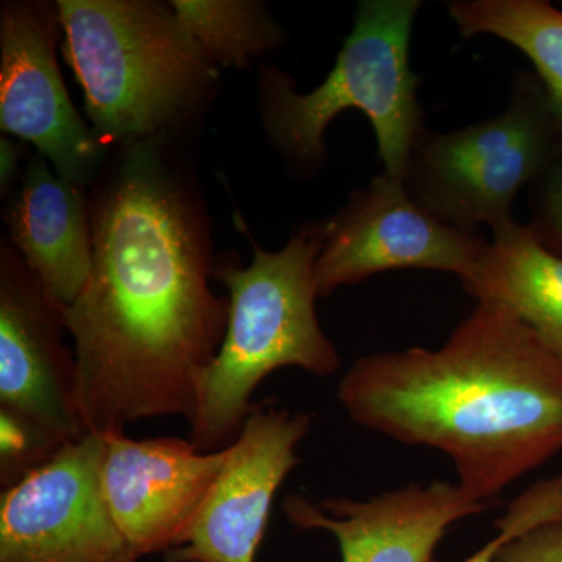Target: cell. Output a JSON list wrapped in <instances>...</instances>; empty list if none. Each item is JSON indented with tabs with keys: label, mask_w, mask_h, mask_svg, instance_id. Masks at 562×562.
I'll list each match as a JSON object with an SVG mask.
<instances>
[{
	"label": "cell",
	"mask_w": 562,
	"mask_h": 562,
	"mask_svg": "<svg viewBox=\"0 0 562 562\" xmlns=\"http://www.w3.org/2000/svg\"><path fill=\"white\" fill-rule=\"evenodd\" d=\"M105 439L103 487L133 554L140 560L180 547L232 446L206 453L179 438L136 441L114 432Z\"/></svg>",
	"instance_id": "cell-12"
},
{
	"label": "cell",
	"mask_w": 562,
	"mask_h": 562,
	"mask_svg": "<svg viewBox=\"0 0 562 562\" xmlns=\"http://www.w3.org/2000/svg\"><path fill=\"white\" fill-rule=\"evenodd\" d=\"M494 562H562V519L503 542Z\"/></svg>",
	"instance_id": "cell-19"
},
{
	"label": "cell",
	"mask_w": 562,
	"mask_h": 562,
	"mask_svg": "<svg viewBox=\"0 0 562 562\" xmlns=\"http://www.w3.org/2000/svg\"><path fill=\"white\" fill-rule=\"evenodd\" d=\"M460 484H409L371 501L346 497L313 503L301 494L284 498L283 513L301 531L335 536L341 562H430L453 524L486 512Z\"/></svg>",
	"instance_id": "cell-13"
},
{
	"label": "cell",
	"mask_w": 562,
	"mask_h": 562,
	"mask_svg": "<svg viewBox=\"0 0 562 562\" xmlns=\"http://www.w3.org/2000/svg\"><path fill=\"white\" fill-rule=\"evenodd\" d=\"M106 439L87 435L0 497V562H138L106 501Z\"/></svg>",
	"instance_id": "cell-8"
},
{
	"label": "cell",
	"mask_w": 562,
	"mask_h": 562,
	"mask_svg": "<svg viewBox=\"0 0 562 562\" xmlns=\"http://www.w3.org/2000/svg\"><path fill=\"white\" fill-rule=\"evenodd\" d=\"M63 308L13 247L0 250V473L3 487L83 438L76 353Z\"/></svg>",
	"instance_id": "cell-7"
},
{
	"label": "cell",
	"mask_w": 562,
	"mask_h": 562,
	"mask_svg": "<svg viewBox=\"0 0 562 562\" xmlns=\"http://www.w3.org/2000/svg\"><path fill=\"white\" fill-rule=\"evenodd\" d=\"M495 527H497L498 535L495 536L494 539H491L486 546L482 547L479 552L473 553L472 557L468 558V560L461 562H494L495 554H497L503 542L509 541V539L519 538V532L514 530L512 525L495 524ZM430 562L439 561H436L435 558H432Z\"/></svg>",
	"instance_id": "cell-21"
},
{
	"label": "cell",
	"mask_w": 562,
	"mask_h": 562,
	"mask_svg": "<svg viewBox=\"0 0 562 562\" xmlns=\"http://www.w3.org/2000/svg\"><path fill=\"white\" fill-rule=\"evenodd\" d=\"M338 398L361 427L447 454L487 505L562 450V361L495 303L479 302L439 349L355 361Z\"/></svg>",
	"instance_id": "cell-2"
},
{
	"label": "cell",
	"mask_w": 562,
	"mask_h": 562,
	"mask_svg": "<svg viewBox=\"0 0 562 562\" xmlns=\"http://www.w3.org/2000/svg\"><path fill=\"white\" fill-rule=\"evenodd\" d=\"M308 413L255 405L201 512L168 562H255L272 502L299 464L312 428Z\"/></svg>",
	"instance_id": "cell-11"
},
{
	"label": "cell",
	"mask_w": 562,
	"mask_h": 562,
	"mask_svg": "<svg viewBox=\"0 0 562 562\" xmlns=\"http://www.w3.org/2000/svg\"><path fill=\"white\" fill-rule=\"evenodd\" d=\"M527 194L528 227L543 247L562 257V138Z\"/></svg>",
	"instance_id": "cell-18"
},
{
	"label": "cell",
	"mask_w": 562,
	"mask_h": 562,
	"mask_svg": "<svg viewBox=\"0 0 562 562\" xmlns=\"http://www.w3.org/2000/svg\"><path fill=\"white\" fill-rule=\"evenodd\" d=\"M61 31L57 5L5 3L0 16V127L29 140L54 171L83 187L106 147L66 91L55 43Z\"/></svg>",
	"instance_id": "cell-10"
},
{
	"label": "cell",
	"mask_w": 562,
	"mask_h": 562,
	"mask_svg": "<svg viewBox=\"0 0 562 562\" xmlns=\"http://www.w3.org/2000/svg\"><path fill=\"white\" fill-rule=\"evenodd\" d=\"M50 166L40 151L29 158L5 222L25 266L65 310L91 276V202L83 187L61 179Z\"/></svg>",
	"instance_id": "cell-14"
},
{
	"label": "cell",
	"mask_w": 562,
	"mask_h": 562,
	"mask_svg": "<svg viewBox=\"0 0 562 562\" xmlns=\"http://www.w3.org/2000/svg\"><path fill=\"white\" fill-rule=\"evenodd\" d=\"M173 11L214 66L243 68L283 43L265 7L247 0H177Z\"/></svg>",
	"instance_id": "cell-17"
},
{
	"label": "cell",
	"mask_w": 562,
	"mask_h": 562,
	"mask_svg": "<svg viewBox=\"0 0 562 562\" xmlns=\"http://www.w3.org/2000/svg\"><path fill=\"white\" fill-rule=\"evenodd\" d=\"M420 7L419 0H361L335 66L316 90L299 92L286 74L262 70V122L286 160L305 171L321 168L330 122L342 111L360 110L375 132L384 172L403 180L414 139L424 128L420 77L409 65Z\"/></svg>",
	"instance_id": "cell-5"
},
{
	"label": "cell",
	"mask_w": 562,
	"mask_h": 562,
	"mask_svg": "<svg viewBox=\"0 0 562 562\" xmlns=\"http://www.w3.org/2000/svg\"><path fill=\"white\" fill-rule=\"evenodd\" d=\"M325 221L306 222L279 251L254 241L249 268L222 262L214 279L228 290L227 331L220 353L203 375L198 406L190 420V441L201 452L227 449L254 412L251 395L266 376L299 368L330 376L341 357L322 331L316 314L317 257Z\"/></svg>",
	"instance_id": "cell-3"
},
{
	"label": "cell",
	"mask_w": 562,
	"mask_h": 562,
	"mask_svg": "<svg viewBox=\"0 0 562 562\" xmlns=\"http://www.w3.org/2000/svg\"><path fill=\"white\" fill-rule=\"evenodd\" d=\"M447 11L464 38L497 36L522 50L562 122V11L547 0H453Z\"/></svg>",
	"instance_id": "cell-16"
},
{
	"label": "cell",
	"mask_w": 562,
	"mask_h": 562,
	"mask_svg": "<svg viewBox=\"0 0 562 562\" xmlns=\"http://www.w3.org/2000/svg\"><path fill=\"white\" fill-rule=\"evenodd\" d=\"M562 138V122L542 81L519 70L506 109L453 132L422 128L403 184L422 210L475 235L513 220V202L541 173Z\"/></svg>",
	"instance_id": "cell-6"
},
{
	"label": "cell",
	"mask_w": 562,
	"mask_h": 562,
	"mask_svg": "<svg viewBox=\"0 0 562 562\" xmlns=\"http://www.w3.org/2000/svg\"><path fill=\"white\" fill-rule=\"evenodd\" d=\"M492 235L462 286L476 302L512 312L562 361V257L543 247L527 224L512 221Z\"/></svg>",
	"instance_id": "cell-15"
},
{
	"label": "cell",
	"mask_w": 562,
	"mask_h": 562,
	"mask_svg": "<svg viewBox=\"0 0 562 562\" xmlns=\"http://www.w3.org/2000/svg\"><path fill=\"white\" fill-rule=\"evenodd\" d=\"M486 244L435 220L409 198L402 179L383 172L325 221L314 269L317 292L325 297L401 269L450 272L462 283L475 271Z\"/></svg>",
	"instance_id": "cell-9"
},
{
	"label": "cell",
	"mask_w": 562,
	"mask_h": 562,
	"mask_svg": "<svg viewBox=\"0 0 562 562\" xmlns=\"http://www.w3.org/2000/svg\"><path fill=\"white\" fill-rule=\"evenodd\" d=\"M63 55L103 146L157 138L202 105L216 66L171 3L58 0Z\"/></svg>",
	"instance_id": "cell-4"
},
{
	"label": "cell",
	"mask_w": 562,
	"mask_h": 562,
	"mask_svg": "<svg viewBox=\"0 0 562 562\" xmlns=\"http://www.w3.org/2000/svg\"><path fill=\"white\" fill-rule=\"evenodd\" d=\"M21 160V146L10 139H2L0 146V181H2V194L10 190L18 166Z\"/></svg>",
	"instance_id": "cell-20"
},
{
	"label": "cell",
	"mask_w": 562,
	"mask_h": 562,
	"mask_svg": "<svg viewBox=\"0 0 562 562\" xmlns=\"http://www.w3.org/2000/svg\"><path fill=\"white\" fill-rule=\"evenodd\" d=\"M92 269L63 310L77 362L81 432L155 417L192 419L227 331L206 216L158 138L125 144L91 202Z\"/></svg>",
	"instance_id": "cell-1"
}]
</instances>
